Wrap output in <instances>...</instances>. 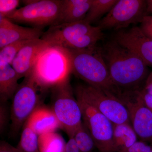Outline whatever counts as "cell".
I'll return each mask as SVG.
<instances>
[{"instance_id":"cell-1","label":"cell","mask_w":152,"mask_h":152,"mask_svg":"<svg viewBox=\"0 0 152 152\" xmlns=\"http://www.w3.org/2000/svg\"><path fill=\"white\" fill-rule=\"evenodd\" d=\"M101 48L112 81L118 89L130 91L138 89L148 72L147 66L141 59L114 39Z\"/></svg>"},{"instance_id":"cell-2","label":"cell","mask_w":152,"mask_h":152,"mask_svg":"<svg viewBox=\"0 0 152 152\" xmlns=\"http://www.w3.org/2000/svg\"><path fill=\"white\" fill-rule=\"evenodd\" d=\"M67 50L70 58L72 74L88 85L117 96H119L121 93L112 81L102 48L96 45L89 48Z\"/></svg>"},{"instance_id":"cell-3","label":"cell","mask_w":152,"mask_h":152,"mask_svg":"<svg viewBox=\"0 0 152 152\" xmlns=\"http://www.w3.org/2000/svg\"><path fill=\"white\" fill-rule=\"evenodd\" d=\"M71 74L67 49L49 44L38 55L30 75L42 91L69 80Z\"/></svg>"},{"instance_id":"cell-4","label":"cell","mask_w":152,"mask_h":152,"mask_svg":"<svg viewBox=\"0 0 152 152\" xmlns=\"http://www.w3.org/2000/svg\"><path fill=\"white\" fill-rule=\"evenodd\" d=\"M102 30L83 20L52 26L41 39L51 45L67 49L80 50L96 46L103 38Z\"/></svg>"},{"instance_id":"cell-5","label":"cell","mask_w":152,"mask_h":152,"mask_svg":"<svg viewBox=\"0 0 152 152\" xmlns=\"http://www.w3.org/2000/svg\"><path fill=\"white\" fill-rule=\"evenodd\" d=\"M69 80L52 88V110L70 138L74 137L83 123V119L81 110L74 96Z\"/></svg>"},{"instance_id":"cell-6","label":"cell","mask_w":152,"mask_h":152,"mask_svg":"<svg viewBox=\"0 0 152 152\" xmlns=\"http://www.w3.org/2000/svg\"><path fill=\"white\" fill-rule=\"evenodd\" d=\"M25 6L7 17L12 22L28 24L42 28L58 24L62 0H28Z\"/></svg>"},{"instance_id":"cell-7","label":"cell","mask_w":152,"mask_h":152,"mask_svg":"<svg viewBox=\"0 0 152 152\" xmlns=\"http://www.w3.org/2000/svg\"><path fill=\"white\" fill-rule=\"evenodd\" d=\"M75 94L103 114L113 124H130L126 106L111 93L89 85H79L76 87Z\"/></svg>"},{"instance_id":"cell-8","label":"cell","mask_w":152,"mask_h":152,"mask_svg":"<svg viewBox=\"0 0 152 152\" xmlns=\"http://www.w3.org/2000/svg\"><path fill=\"white\" fill-rule=\"evenodd\" d=\"M40 89L32 77H25L14 94L11 107V134L16 136L32 114L40 107Z\"/></svg>"},{"instance_id":"cell-9","label":"cell","mask_w":152,"mask_h":152,"mask_svg":"<svg viewBox=\"0 0 152 152\" xmlns=\"http://www.w3.org/2000/svg\"><path fill=\"white\" fill-rule=\"evenodd\" d=\"M76 96L81 110L83 123L92 136L96 147L102 152H113V124L83 98Z\"/></svg>"},{"instance_id":"cell-10","label":"cell","mask_w":152,"mask_h":152,"mask_svg":"<svg viewBox=\"0 0 152 152\" xmlns=\"http://www.w3.org/2000/svg\"><path fill=\"white\" fill-rule=\"evenodd\" d=\"M146 15V1L118 0L98 26L102 30H123L130 25L141 23Z\"/></svg>"},{"instance_id":"cell-11","label":"cell","mask_w":152,"mask_h":152,"mask_svg":"<svg viewBox=\"0 0 152 152\" xmlns=\"http://www.w3.org/2000/svg\"><path fill=\"white\" fill-rule=\"evenodd\" d=\"M119 99L129 112L132 126L137 136L152 142V113L136 94L135 91L126 92Z\"/></svg>"},{"instance_id":"cell-12","label":"cell","mask_w":152,"mask_h":152,"mask_svg":"<svg viewBox=\"0 0 152 152\" xmlns=\"http://www.w3.org/2000/svg\"><path fill=\"white\" fill-rule=\"evenodd\" d=\"M114 39L134 52L147 66H152V39L148 37L140 28L135 26L127 30H120Z\"/></svg>"},{"instance_id":"cell-13","label":"cell","mask_w":152,"mask_h":152,"mask_svg":"<svg viewBox=\"0 0 152 152\" xmlns=\"http://www.w3.org/2000/svg\"><path fill=\"white\" fill-rule=\"evenodd\" d=\"M43 33L42 28L21 26L0 16V49L17 41L39 39Z\"/></svg>"},{"instance_id":"cell-14","label":"cell","mask_w":152,"mask_h":152,"mask_svg":"<svg viewBox=\"0 0 152 152\" xmlns=\"http://www.w3.org/2000/svg\"><path fill=\"white\" fill-rule=\"evenodd\" d=\"M49 43L41 38L32 40L18 53L11 66L21 78L30 75L38 55Z\"/></svg>"},{"instance_id":"cell-15","label":"cell","mask_w":152,"mask_h":152,"mask_svg":"<svg viewBox=\"0 0 152 152\" xmlns=\"http://www.w3.org/2000/svg\"><path fill=\"white\" fill-rule=\"evenodd\" d=\"M26 122L39 136L54 132L61 126L52 109L39 107L32 114Z\"/></svg>"},{"instance_id":"cell-16","label":"cell","mask_w":152,"mask_h":152,"mask_svg":"<svg viewBox=\"0 0 152 152\" xmlns=\"http://www.w3.org/2000/svg\"><path fill=\"white\" fill-rule=\"evenodd\" d=\"M91 3L92 0H62L58 24L75 23L84 20Z\"/></svg>"},{"instance_id":"cell-17","label":"cell","mask_w":152,"mask_h":152,"mask_svg":"<svg viewBox=\"0 0 152 152\" xmlns=\"http://www.w3.org/2000/svg\"><path fill=\"white\" fill-rule=\"evenodd\" d=\"M137 136L130 124H114L113 151L126 152L137 141Z\"/></svg>"},{"instance_id":"cell-18","label":"cell","mask_w":152,"mask_h":152,"mask_svg":"<svg viewBox=\"0 0 152 152\" xmlns=\"http://www.w3.org/2000/svg\"><path fill=\"white\" fill-rule=\"evenodd\" d=\"M20 77L11 65L0 68V98L1 102H6L13 97L20 86Z\"/></svg>"},{"instance_id":"cell-19","label":"cell","mask_w":152,"mask_h":152,"mask_svg":"<svg viewBox=\"0 0 152 152\" xmlns=\"http://www.w3.org/2000/svg\"><path fill=\"white\" fill-rule=\"evenodd\" d=\"M66 143L62 136L56 132L39 136V152H65Z\"/></svg>"},{"instance_id":"cell-20","label":"cell","mask_w":152,"mask_h":152,"mask_svg":"<svg viewBox=\"0 0 152 152\" xmlns=\"http://www.w3.org/2000/svg\"><path fill=\"white\" fill-rule=\"evenodd\" d=\"M39 136L30 125L26 122L17 148L22 152H39Z\"/></svg>"},{"instance_id":"cell-21","label":"cell","mask_w":152,"mask_h":152,"mask_svg":"<svg viewBox=\"0 0 152 152\" xmlns=\"http://www.w3.org/2000/svg\"><path fill=\"white\" fill-rule=\"evenodd\" d=\"M118 0H92L91 4L86 18L85 21L91 24L108 13Z\"/></svg>"},{"instance_id":"cell-22","label":"cell","mask_w":152,"mask_h":152,"mask_svg":"<svg viewBox=\"0 0 152 152\" xmlns=\"http://www.w3.org/2000/svg\"><path fill=\"white\" fill-rule=\"evenodd\" d=\"M32 40H23L17 41L9 44L1 49L0 68L4 67L7 65H11L15 57L20 50Z\"/></svg>"},{"instance_id":"cell-23","label":"cell","mask_w":152,"mask_h":152,"mask_svg":"<svg viewBox=\"0 0 152 152\" xmlns=\"http://www.w3.org/2000/svg\"><path fill=\"white\" fill-rule=\"evenodd\" d=\"M81 152H92L96 146L89 131L83 122L74 136Z\"/></svg>"},{"instance_id":"cell-24","label":"cell","mask_w":152,"mask_h":152,"mask_svg":"<svg viewBox=\"0 0 152 152\" xmlns=\"http://www.w3.org/2000/svg\"><path fill=\"white\" fill-rule=\"evenodd\" d=\"M20 3L18 0H0V16L7 18L18 9Z\"/></svg>"},{"instance_id":"cell-25","label":"cell","mask_w":152,"mask_h":152,"mask_svg":"<svg viewBox=\"0 0 152 152\" xmlns=\"http://www.w3.org/2000/svg\"><path fill=\"white\" fill-rule=\"evenodd\" d=\"M140 28L148 37L152 39V15L144 17Z\"/></svg>"},{"instance_id":"cell-26","label":"cell","mask_w":152,"mask_h":152,"mask_svg":"<svg viewBox=\"0 0 152 152\" xmlns=\"http://www.w3.org/2000/svg\"><path fill=\"white\" fill-rule=\"evenodd\" d=\"M5 102H1L0 107V132L2 134L7 124L8 111Z\"/></svg>"},{"instance_id":"cell-27","label":"cell","mask_w":152,"mask_h":152,"mask_svg":"<svg viewBox=\"0 0 152 152\" xmlns=\"http://www.w3.org/2000/svg\"><path fill=\"white\" fill-rule=\"evenodd\" d=\"M134 91L137 96L152 113V95L147 93L144 89Z\"/></svg>"},{"instance_id":"cell-28","label":"cell","mask_w":152,"mask_h":152,"mask_svg":"<svg viewBox=\"0 0 152 152\" xmlns=\"http://www.w3.org/2000/svg\"><path fill=\"white\" fill-rule=\"evenodd\" d=\"M152 148L143 142L137 141L126 152H150Z\"/></svg>"},{"instance_id":"cell-29","label":"cell","mask_w":152,"mask_h":152,"mask_svg":"<svg viewBox=\"0 0 152 152\" xmlns=\"http://www.w3.org/2000/svg\"><path fill=\"white\" fill-rule=\"evenodd\" d=\"M65 152H81L74 137H70L66 143Z\"/></svg>"},{"instance_id":"cell-30","label":"cell","mask_w":152,"mask_h":152,"mask_svg":"<svg viewBox=\"0 0 152 152\" xmlns=\"http://www.w3.org/2000/svg\"><path fill=\"white\" fill-rule=\"evenodd\" d=\"M0 152H22L7 142L1 141L0 144Z\"/></svg>"},{"instance_id":"cell-31","label":"cell","mask_w":152,"mask_h":152,"mask_svg":"<svg viewBox=\"0 0 152 152\" xmlns=\"http://www.w3.org/2000/svg\"><path fill=\"white\" fill-rule=\"evenodd\" d=\"M144 89L147 93L152 95V72L147 76Z\"/></svg>"},{"instance_id":"cell-32","label":"cell","mask_w":152,"mask_h":152,"mask_svg":"<svg viewBox=\"0 0 152 152\" xmlns=\"http://www.w3.org/2000/svg\"><path fill=\"white\" fill-rule=\"evenodd\" d=\"M147 13L152 14V0L146 1Z\"/></svg>"},{"instance_id":"cell-33","label":"cell","mask_w":152,"mask_h":152,"mask_svg":"<svg viewBox=\"0 0 152 152\" xmlns=\"http://www.w3.org/2000/svg\"><path fill=\"white\" fill-rule=\"evenodd\" d=\"M150 152H152V150L151 151H150Z\"/></svg>"}]
</instances>
